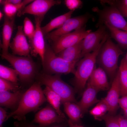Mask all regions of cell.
I'll list each match as a JSON object with an SVG mask.
<instances>
[{
    "instance_id": "cell-1",
    "label": "cell",
    "mask_w": 127,
    "mask_h": 127,
    "mask_svg": "<svg viewBox=\"0 0 127 127\" xmlns=\"http://www.w3.org/2000/svg\"><path fill=\"white\" fill-rule=\"evenodd\" d=\"M46 101L41 84L38 82H35L24 92L17 108L8 115L6 121L10 117L18 121L25 120L27 114L31 112H36Z\"/></svg>"
},
{
    "instance_id": "cell-2",
    "label": "cell",
    "mask_w": 127,
    "mask_h": 127,
    "mask_svg": "<svg viewBox=\"0 0 127 127\" xmlns=\"http://www.w3.org/2000/svg\"><path fill=\"white\" fill-rule=\"evenodd\" d=\"M108 38L106 35L97 48L91 52L86 54L78 63L72 83L76 92L81 93L93 70L96 59L101 47Z\"/></svg>"
},
{
    "instance_id": "cell-3",
    "label": "cell",
    "mask_w": 127,
    "mask_h": 127,
    "mask_svg": "<svg viewBox=\"0 0 127 127\" xmlns=\"http://www.w3.org/2000/svg\"><path fill=\"white\" fill-rule=\"evenodd\" d=\"M123 53L119 46L112 41L110 35L100 48L98 62L111 79H114L116 74L119 58Z\"/></svg>"
},
{
    "instance_id": "cell-4",
    "label": "cell",
    "mask_w": 127,
    "mask_h": 127,
    "mask_svg": "<svg viewBox=\"0 0 127 127\" xmlns=\"http://www.w3.org/2000/svg\"><path fill=\"white\" fill-rule=\"evenodd\" d=\"M38 82L49 88L61 97L62 103L66 102L76 103L74 88L64 81L60 74L52 75L43 73L39 75Z\"/></svg>"
},
{
    "instance_id": "cell-5",
    "label": "cell",
    "mask_w": 127,
    "mask_h": 127,
    "mask_svg": "<svg viewBox=\"0 0 127 127\" xmlns=\"http://www.w3.org/2000/svg\"><path fill=\"white\" fill-rule=\"evenodd\" d=\"M1 56L17 71L22 83L28 84L31 82L37 72V67L30 56H18L9 53L1 54Z\"/></svg>"
},
{
    "instance_id": "cell-6",
    "label": "cell",
    "mask_w": 127,
    "mask_h": 127,
    "mask_svg": "<svg viewBox=\"0 0 127 127\" xmlns=\"http://www.w3.org/2000/svg\"><path fill=\"white\" fill-rule=\"evenodd\" d=\"M76 64L68 62L57 56L52 47L48 45H45L44 61L42 64L47 71L56 74L72 73L74 75Z\"/></svg>"
},
{
    "instance_id": "cell-7",
    "label": "cell",
    "mask_w": 127,
    "mask_h": 127,
    "mask_svg": "<svg viewBox=\"0 0 127 127\" xmlns=\"http://www.w3.org/2000/svg\"><path fill=\"white\" fill-rule=\"evenodd\" d=\"M102 5L104 6L102 9L97 7L92 9L98 17L96 27L98 28L106 24L115 28L127 31V22L117 8L112 5Z\"/></svg>"
},
{
    "instance_id": "cell-8",
    "label": "cell",
    "mask_w": 127,
    "mask_h": 127,
    "mask_svg": "<svg viewBox=\"0 0 127 127\" xmlns=\"http://www.w3.org/2000/svg\"><path fill=\"white\" fill-rule=\"evenodd\" d=\"M84 26L71 32L53 38L50 40L52 43V48L56 54L72 46L82 40L91 32L86 30Z\"/></svg>"
},
{
    "instance_id": "cell-9",
    "label": "cell",
    "mask_w": 127,
    "mask_h": 127,
    "mask_svg": "<svg viewBox=\"0 0 127 127\" xmlns=\"http://www.w3.org/2000/svg\"><path fill=\"white\" fill-rule=\"evenodd\" d=\"M60 0H35L19 11L17 13L18 16L25 14L33 15L43 19L44 16L52 6L60 4Z\"/></svg>"
},
{
    "instance_id": "cell-10",
    "label": "cell",
    "mask_w": 127,
    "mask_h": 127,
    "mask_svg": "<svg viewBox=\"0 0 127 127\" xmlns=\"http://www.w3.org/2000/svg\"><path fill=\"white\" fill-rule=\"evenodd\" d=\"M90 18L88 14H85L67 20L60 28L46 35L45 38L50 40L53 38L70 33L85 26Z\"/></svg>"
},
{
    "instance_id": "cell-11",
    "label": "cell",
    "mask_w": 127,
    "mask_h": 127,
    "mask_svg": "<svg viewBox=\"0 0 127 127\" xmlns=\"http://www.w3.org/2000/svg\"><path fill=\"white\" fill-rule=\"evenodd\" d=\"M95 31L89 33L82 40L81 57L95 50L107 33L104 25L99 26Z\"/></svg>"
},
{
    "instance_id": "cell-12",
    "label": "cell",
    "mask_w": 127,
    "mask_h": 127,
    "mask_svg": "<svg viewBox=\"0 0 127 127\" xmlns=\"http://www.w3.org/2000/svg\"><path fill=\"white\" fill-rule=\"evenodd\" d=\"M65 120L60 117L55 110L48 104L35 114L31 122L38 123L42 127H47L53 124L63 122Z\"/></svg>"
},
{
    "instance_id": "cell-13",
    "label": "cell",
    "mask_w": 127,
    "mask_h": 127,
    "mask_svg": "<svg viewBox=\"0 0 127 127\" xmlns=\"http://www.w3.org/2000/svg\"><path fill=\"white\" fill-rule=\"evenodd\" d=\"M34 17L35 31L32 39L29 42L31 48L30 54L34 57L39 55L42 63L44 61L45 48L44 35L41 27V23L43 20L37 16Z\"/></svg>"
},
{
    "instance_id": "cell-14",
    "label": "cell",
    "mask_w": 127,
    "mask_h": 127,
    "mask_svg": "<svg viewBox=\"0 0 127 127\" xmlns=\"http://www.w3.org/2000/svg\"><path fill=\"white\" fill-rule=\"evenodd\" d=\"M23 28V26H18L16 33L12 41L10 43L9 47L11 50L12 54L13 55L30 56V46L27 41Z\"/></svg>"
},
{
    "instance_id": "cell-15",
    "label": "cell",
    "mask_w": 127,
    "mask_h": 127,
    "mask_svg": "<svg viewBox=\"0 0 127 127\" xmlns=\"http://www.w3.org/2000/svg\"><path fill=\"white\" fill-rule=\"evenodd\" d=\"M120 95L119 72L118 71L113 79L111 86L107 96L105 98H103L109 107L108 114L115 115L119 108Z\"/></svg>"
},
{
    "instance_id": "cell-16",
    "label": "cell",
    "mask_w": 127,
    "mask_h": 127,
    "mask_svg": "<svg viewBox=\"0 0 127 127\" xmlns=\"http://www.w3.org/2000/svg\"><path fill=\"white\" fill-rule=\"evenodd\" d=\"M99 91V90L88 82L81 99L76 103L83 114L87 112L90 107L99 102L100 100L97 98V95Z\"/></svg>"
},
{
    "instance_id": "cell-17",
    "label": "cell",
    "mask_w": 127,
    "mask_h": 127,
    "mask_svg": "<svg viewBox=\"0 0 127 127\" xmlns=\"http://www.w3.org/2000/svg\"><path fill=\"white\" fill-rule=\"evenodd\" d=\"M24 93L20 90L12 92L10 91H0V105L11 110L13 112L18 108Z\"/></svg>"
},
{
    "instance_id": "cell-18",
    "label": "cell",
    "mask_w": 127,
    "mask_h": 127,
    "mask_svg": "<svg viewBox=\"0 0 127 127\" xmlns=\"http://www.w3.org/2000/svg\"><path fill=\"white\" fill-rule=\"evenodd\" d=\"M88 82L99 91L109 90L110 88L107 73L101 67L94 68Z\"/></svg>"
},
{
    "instance_id": "cell-19",
    "label": "cell",
    "mask_w": 127,
    "mask_h": 127,
    "mask_svg": "<svg viewBox=\"0 0 127 127\" xmlns=\"http://www.w3.org/2000/svg\"><path fill=\"white\" fill-rule=\"evenodd\" d=\"M14 22L15 18L10 19L4 16L2 31V54L9 53L8 48L14 26Z\"/></svg>"
},
{
    "instance_id": "cell-20",
    "label": "cell",
    "mask_w": 127,
    "mask_h": 127,
    "mask_svg": "<svg viewBox=\"0 0 127 127\" xmlns=\"http://www.w3.org/2000/svg\"><path fill=\"white\" fill-rule=\"evenodd\" d=\"M82 40L62 50L59 53L58 56L68 62L76 63L81 58Z\"/></svg>"
},
{
    "instance_id": "cell-21",
    "label": "cell",
    "mask_w": 127,
    "mask_h": 127,
    "mask_svg": "<svg viewBox=\"0 0 127 127\" xmlns=\"http://www.w3.org/2000/svg\"><path fill=\"white\" fill-rule=\"evenodd\" d=\"M43 91L47 101L55 110L60 117L65 119V116L60 109L61 104L62 103L60 97L47 86L45 87Z\"/></svg>"
},
{
    "instance_id": "cell-22",
    "label": "cell",
    "mask_w": 127,
    "mask_h": 127,
    "mask_svg": "<svg viewBox=\"0 0 127 127\" xmlns=\"http://www.w3.org/2000/svg\"><path fill=\"white\" fill-rule=\"evenodd\" d=\"M63 104L64 111L69 119L73 123L79 125L83 114L79 106L76 103L71 102H65Z\"/></svg>"
},
{
    "instance_id": "cell-23",
    "label": "cell",
    "mask_w": 127,
    "mask_h": 127,
    "mask_svg": "<svg viewBox=\"0 0 127 127\" xmlns=\"http://www.w3.org/2000/svg\"><path fill=\"white\" fill-rule=\"evenodd\" d=\"M73 10H70L65 13L52 20L45 26L41 27L44 35H46L53 29L61 27L65 22L71 18Z\"/></svg>"
},
{
    "instance_id": "cell-24",
    "label": "cell",
    "mask_w": 127,
    "mask_h": 127,
    "mask_svg": "<svg viewBox=\"0 0 127 127\" xmlns=\"http://www.w3.org/2000/svg\"><path fill=\"white\" fill-rule=\"evenodd\" d=\"M109 30L110 37L115 40L119 47L127 49V31L118 29L109 24H104Z\"/></svg>"
},
{
    "instance_id": "cell-25",
    "label": "cell",
    "mask_w": 127,
    "mask_h": 127,
    "mask_svg": "<svg viewBox=\"0 0 127 127\" xmlns=\"http://www.w3.org/2000/svg\"><path fill=\"white\" fill-rule=\"evenodd\" d=\"M120 95H127V65L124 57L121 60L118 70Z\"/></svg>"
},
{
    "instance_id": "cell-26",
    "label": "cell",
    "mask_w": 127,
    "mask_h": 127,
    "mask_svg": "<svg viewBox=\"0 0 127 127\" xmlns=\"http://www.w3.org/2000/svg\"><path fill=\"white\" fill-rule=\"evenodd\" d=\"M33 0H25L22 1L21 3L18 4H7L4 5L3 11L5 16L10 19L15 18L16 14L19 11Z\"/></svg>"
},
{
    "instance_id": "cell-27",
    "label": "cell",
    "mask_w": 127,
    "mask_h": 127,
    "mask_svg": "<svg viewBox=\"0 0 127 127\" xmlns=\"http://www.w3.org/2000/svg\"><path fill=\"white\" fill-rule=\"evenodd\" d=\"M18 73L15 69L0 64V78L18 84Z\"/></svg>"
},
{
    "instance_id": "cell-28",
    "label": "cell",
    "mask_w": 127,
    "mask_h": 127,
    "mask_svg": "<svg viewBox=\"0 0 127 127\" xmlns=\"http://www.w3.org/2000/svg\"><path fill=\"white\" fill-rule=\"evenodd\" d=\"M23 23V31L25 35L29 39V42L33 37L35 28L31 21L27 17L25 18Z\"/></svg>"
},
{
    "instance_id": "cell-29",
    "label": "cell",
    "mask_w": 127,
    "mask_h": 127,
    "mask_svg": "<svg viewBox=\"0 0 127 127\" xmlns=\"http://www.w3.org/2000/svg\"><path fill=\"white\" fill-rule=\"evenodd\" d=\"M18 84L0 78V91H10L14 92L20 90Z\"/></svg>"
},
{
    "instance_id": "cell-30",
    "label": "cell",
    "mask_w": 127,
    "mask_h": 127,
    "mask_svg": "<svg viewBox=\"0 0 127 127\" xmlns=\"http://www.w3.org/2000/svg\"><path fill=\"white\" fill-rule=\"evenodd\" d=\"M103 120L105 122L106 127H120L117 116L105 114L100 118V121Z\"/></svg>"
},
{
    "instance_id": "cell-31",
    "label": "cell",
    "mask_w": 127,
    "mask_h": 127,
    "mask_svg": "<svg viewBox=\"0 0 127 127\" xmlns=\"http://www.w3.org/2000/svg\"><path fill=\"white\" fill-rule=\"evenodd\" d=\"M101 2L103 4L114 6L118 9H127V0H101Z\"/></svg>"
},
{
    "instance_id": "cell-32",
    "label": "cell",
    "mask_w": 127,
    "mask_h": 127,
    "mask_svg": "<svg viewBox=\"0 0 127 127\" xmlns=\"http://www.w3.org/2000/svg\"><path fill=\"white\" fill-rule=\"evenodd\" d=\"M65 4L70 10H73L80 8L82 4V1L79 0H65Z\"/></svg>"
},
{
    "instance_id": "cell-33",
    "label": "cell",
    "mask_w": 127,
    "mask_h": 127,
    "mask_svg": "<svg viewBox=\"0 0 127 127\" xmlns=\"http://www.w3.org/2000/svg\"><path fill=\"white\" fill-rule=\"evenodd\" d=\"M14 127H42L39 125L34 124L26 120L21 121L15 122L14 123Z\"/></svg>"
},
{
    "instance_id": "cell-34",
    "label": "cell",
    "mask_w": 127,
    "mask_h": 127,
    "mask_svg": "<svg viewBox=\"0 0 127 127\" xmlns=\"http://www.w3.org/2000/svg\"><path fill=\"white\" fill-rule=\"evenodd\" d=\"M90 114L93 115L95 119L99 121L100 118L104 115L101 109L97 105L95 106L89 111Z\"/></svg>"
},
{
    "instance_id": "cell-35",
    "label": "cell",
    "mask_w": 127,
    "mask_h": 127,
    "mask_svg": "<svg viewBox=\"0 0 127 127\" xmlns=\"http://www.w3.org/2000/svg\"><path fill=\"white\" fill-rule=\"evenodd\" d=\"M97 104L99 106L104 115L105 114L107 111H108L109 109V107L103 98L101 99Z\"/></svg>"
},
{
    "instance_id": "cell-36",
    "label": "cell",
    "mask_w": 127,
    "mask_h": 127,
    "mask_svg": "<svg viewBox=\"0 0 127 127\" xmlns=\"http://www.w3.org/2000/svg\"><path fill=\"white\" fill-rule=\"evenodd\" d=\"M8 115L6 110L2 107H0V127H3L4 122L6 121Z\"/></svg>"
},
{
    "instance_id": "cell-37",
    "label": "cell",
    "mask_w": 127,
    "mask_h": 127,
    "mask_svg": "<svg viewBox=\"0 0 127 127\" xmlns=\"http://www.w3.org/2000/svg\"><path fill=\"white\" fill-rule=\"evenodd\" d=\"M119 104L123 110L127 109V95L122 96L119 99Z\"/></svg>"
},
{
    "instance_id": "cell-38",
    "label": "cell",
    "mask_w": 127,
    "mask_h": 127,
    "mask_svg": "<svg viewBox=\"0 0 127 127\" xmlns=\"http://www.w3.org/2000/svg\"><path fill=\"white\" fill-rule=\"evenodd\" d=\"M117 116L120 127H127V119L120 115Z\"/></svg>"
},
{
    "instance_id": "cell-39",
    "label": "cell",
    "mask_w": 127,
    "mask_h": 127,
    "mask_svg": "<svg viewBox=\"0 0 127 127\" xmlns=\"http://www.w3.org/2000/svg\"><path fill=\"white\" fill-rule=\"evenodd\" d=\"M22 1L21 0H0V3L3 5L7 4H20Z\"/></svg>"
},
{
    "instance_id": "cell-40",
    "label": "cell",
    "mask_w": 127,
    "mask_h": 127,
    "mask_svg": "<svg viewBox=\"0 0 127 127\" xmlns=\"http://www.w3.org/2000/svg\"><path fill=\"white\" fill-rule=\"evenodd\" d=\"M68 123L69 127H84L74 123L69 119L68 121Z\"/></svg>"
},
{
    "instance_id": "cell-41",
    "label": "cell",
    "mask_w": 127,
    "mask_h": 127,
    "mask_svg": "<svg viewBox=\"0 0 127 127\" xmlns=\"http://www.w3.org/2000/svg\"><path fill=\"white\" fill-rule=\"evenodd\" d=\"M118 9L121 14L123 17H127V9Z\"/></svg>"
},
{
    "instance_id": "cell-42",
    "label": "cell",
    "mask_w": 127,
    "mask_h": 127,
    "mask_svg": "<svg viewBox=\"0 0 127 127\" xmlns=\"http://www.w3.org/2000/svg\"><path fill=\"white\" fill-rule=\"evenodd\" d=\"M54 124H52L49 126H48L47 127H63L60 126H58L57 125H55Z\"/></svg>"
},
{
    "instance_id": "cell-43",
    "label": "cell",
    "mask_w": 127,
    "mask_h": 127,
    "mask_svg": "<svg viewBox=\"0 0 127 127\" xmlns=\"http://www.w3.org/2000/svg\"><path fill=\"white\" fill-rule=\"evenodd\" d=\"M124 113V116L126 119H127V109H126L123 110Z\"/></svg>"
},
{
    "instance_id": "cell-44",
    "label": "cell",
    "mask_w": 127,
    "mask_h": 127,
    "mask_svg": "<svg viewBox=\"0 0 127 127\" xmlns=\"http://www.w3.org/2000/svg\"><path fill=\"white\" fill-rule=\"evenodd\" d=\"M4 15L3 14L1 11L0 12V20H1L2 19Z\"/></svg>"
},
{
    "instance_id": "cell-45",
    "label": "cell",
    "mask_w": 127,
    "mask_h": 127,
    "mask_svg": "<svg viewBox=\"0 0 127 127\" xmlns=\"http://www.w3.org/2000/svg\"><path fill=\"white\" fill-rule=\"evenodd\" d=\"M126 63L127 65V52L126 54L125 57H124Z\"/></svg>"
}]
</instances>
